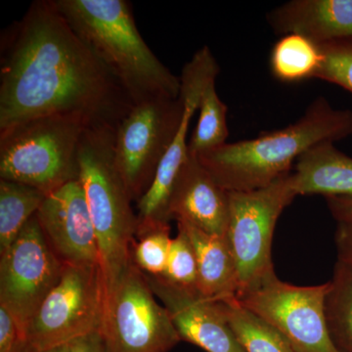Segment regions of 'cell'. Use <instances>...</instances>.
<instances>
[{"label": "cell", "instance_id": "1", "mask_svg": "<svg viewBox=\"0 0 352 352\" xmlns=\"http://www.w3.org/2000/svg\"><path fill=\"white\" fill-rule=\"evenodd\" d=\"M0 38V131L48 116L118 129L134 107L53 0L32 2Z\"/></svg>", "mask_w": 352, "mask_h": 352}, {"label": "cell", "instance_id": "2", "mask_svg": "<svg viewBox=\"0 0 352 352\" xmlns=\"http://www.w3.org/2000/svg\"><path fill=\"white\" fill-rule=\"evenodd\" d=\"M352 134V112L332 107L318 97L294 124L258 138L226 143L196 156L222 188L247 192L268 186L292 173L303 153Z\"/></svg>", "mask_w": 352, "mask_h": 352}, {"label": "cell", "instance_id": "3", "mask_svg": "<svg viewBox=\"0 0 352 352\" xmlns=\"http://www.w3.org/2000/svg\"><path fill=\"white\" fill-rule=\"evenodd\" d=\"M55 6L106 68L117 78L134 106L160 98L176 99L175 76L141 36L126 0H53Z\"/></svg>", "mask_w": 352, "mask_h": 352}, {"label": "cell", "instance_id": "4", "mask_svg": "<svg viewBox=\"0 0 352 352\" xmlns=\"http://www.w3.org/2000/svg\"><path fill=\"white\" fill-rule=\"evenodd\" d=\"M113 127H87L80 146V180L94 223L106 295L132 261L138 217L115 157Z\"/></svg>", "mask_w": 352, "mask_h": 352}, {"label": "cell", "instance_id": "5", "mask_svg": "<svg viewBox=\"0 0 352 352\" xmlns=\"http://www.w3.org/2000/svg\"><path fill=\"white\" fill-rule=\"evenodd\" d=\"M87 124L48 116L0 131V179L22 183L46 196L80 177V146Z\"/></svg>", "mask_w": 352, "mask_h": 352}, {"label": "cell", "instance_id": "6", "mask_svg": "<svg viewBox=\"0 0 352 352\" xmlns=\"http://www.w3.org/2000/svg\"><path fill=\"white\" fill-rule=\"evenodd\" d=\"M298 197L292 173L268 186L247 192H229L226 239L238 273L237 296L275 275L272 240L280 215Z\"/></svg>", "mask_w": 352, "mask_h": 352}, {"label": "cell", "instance_id": "7", "mask_svg": "<svg viewBox=\"0 0 352 352\" xmlns=\"http://www.w3.org/2000/svg\"><path fill=\"white\" fill-rule=\"evenodd\" d=\"M106 287L100 264L65 265L27 328L28 347L41 351L103 328Z\"/></svg>", "mask_w": 352, "mask_h": 352}, {"label": "cell", "instance_id": "8", "mask_svg": "<svg viewBox=\"0 0 352 352\" xmlns=\"http://www.w3.org/2000/svg\"><path fill=\"white\" fill-rule=\"evenodd\" d=\"M102 329L111 352H168L182 340L168 310L132 261L106 295Z\"/></svg>", "mask_w": 352, "mask_h": 352}, {"label": "cell", "instance_id": "9", "mask_svg": "<svg viewBox=\"0 0 352 352\" xmlns=\"http://www.w3.org/2000/svg\"><path fill=\"white\" fill-rule=\"evenodd\" d=\"M184 104L160 98L131 109L116 131L115 157L132 201L142 198L154 182L182 122Z\"/></svg>", "mask_w": 352, "mask_h": 352}, {"label": "cell", "instance_id": "10", "mask_svg": "<svg viewBox=\"0 0 352 352\" xmlns=\"http://www.w3.org/2000/svg\"><path fill=\"white\" fill-rule=\"evenodd\" d=\"M328 283L296 286L276 274L237 296L240 305L286 338L296 352H342L329 332L325 315Z\"/></svg>", "mask_w": 352, "mask_h": 352}, {"label": "cell", "instance_id": "11", "mask_svg": "<svg viewBox=\"0 0 352 352\" xmlns=\"http://www.w3.org/2000/svg\"><path fill=\"white\" fill-rule=\"evenodd\" d=\"M65 265L52 251L36 214L0 254V305L27 328L44 298L59 282Z\"/></svg>", "mask_w": 352, "mask_h": 352}, {"label": "cell", "instance_id": "12", "mask_svg": "<svg viewBox=\"0 0 352 352\" xmlns=\"http://www.w3.org/2000/svg\"><path fill=\"white\" fill-rule=\"evenodd\" d=\"M219 71V65L207 45L197 51L183 67L180 76V96L184 104L182 122L151 187L138 201L136 237L170 222L168 201L171 190L180 168L189 156L187 136L190 122L198 111L204 89L212 80H217Z\"/></svg>", "mask_w": 352, "mask_h": 352}, {"label": "cell", "instance_id": "13", "mask_svg": "<svg viewBox=\"0 0 352 352\" xmlns=\"http://www.w3.org/2000/svg\"><path fill=\"white\" fill-rule=\"evenodd\" d=\"M36 217L48 244L64 265L100 264L96 234L80 180L46 196Z\"/></svg>", "mask_w": 352, "mask_h": 352}, {"label": "cell", "instance_id": "14", "mask_svg": "<svg viewBox=\"0 0 352 352\" xmlns=\"http://www.w3.org/2000/svg\"><path fill=\"white\" fill-rule=\"evenodd\" d=\"M144 275L153 293L170 314L182 340L207 352H245L219 300L207 298L198 289L180 288L163 277Z\"/></svg>", "mask_w": 352, "mask_h": 352}, {"label": "cell", "instance_id": "15", "mask_svg": "<svg viewBox=\"0 0 352 352\" xmlns=\"http://www.w3.org/2000/svg\"><path fill=\"white\" fill-rule=\"evenodd\" d=\"M168 215L170 219L186 222L208 234L226 235L229 192L215 182L194 155L189 154L176 177Z\"/></svg>", "mask_w": 352, "mask_h": 352}, {"label": "cell", "instance_id": "16", "mask_svg": "<svg viewBox=\"0 0 352 352\" xmlns=\"http://www.w3.org/2000/svg\"><path fill=\"white\" fill-rule=\"evenodd\" d=\"M266 20L277 34H298L317 45L352 39V0H292Z\"/></svg>", "mask_w": 352, "mask_h": 352}, {"label": "cell", "instance_id": "17", "mask_svg": "<svg viewBox=\"0 0 352 352\" xmlns=\"http://www.w3.org/2000/svg\"><path fill=\"white\" fill-rule=\"evenodd\" d=\"M292 177L298 196L352 197V157L320 143L298 157Z\"/></svg>", "mask_w": 352, "mask_h": 352}, {"label": "cell", "instance_id": "18", "mask_svg": "<svg viewBox=\"0 0 352 352\" xmlns=\"http://www.w3.org/2000/svg\"><path fill=\"white\" fill-rule=\"evenodd\" d=\"M188 236L198 265V291L214 300L237 295L238 273L226 236L212 235L186 222L177 221Z\"/></svg>", "mask_w": 352, "mask_h": 352}, {"label": "cell", "instance_id": "19", "mask_svg": "<svg viewBox=\"0 0 352 352\" xmlns=\"http://www.w3.org/2000/svg\"><path fill=\"white\" fill-rule=\"evenodd\" d=\"M219 302L245 352H296L279 331L242 307L236 296Z\"/></svg>", "mask_w": 352, "mask_h": 352}, {"label": "cell", "instance_id": "20", "mask_svg": "<svg viewBox=\"0 0 352 352\" xmlns=\"http://www.w3.org/2000/svg\"><path fill=\"white\" fill-rule=\"evenodd\" d=\"M45 198L34 187L0 179V254L15 242Z\"/></svg>", "mask_w": 352, "mask_h": 352}, {"label": "cell", "instance_id": "21", "mask_svg": "<svg viewBox=\"0 0 352 352\" xmlns=\"http://www.w3.org/2000/svg\"><path fill=\"white\" fill-rule=\"evenodd\" d=\"M321 63L319 45L298 34L282 36L271 51V72L284 82L315 78Z\"/></svg>", "mask_w": 352, "mask_h": 352}, {"label": "cell", "instance_id": "22", "mask_svg": "<svg viewBox=\"0 0 352 352\" xmlns=\"http://www.w3.org/2000/svg\"><path fill=\"white\" fill-rule=\"evenodd\" d=\"M325 315L333 342L352 352V270L338 261L325 298Z\"/></svg>", "mask_w": 352, "mask_h": 352}, {"label": "cell", "instance_id": "23", "mask_svg": "<svg viewBox=\"0 0 352 352\" xmlns=\"http://www.w3.org/2000/svg\"><path fill=\"white\" fill-rule=\"evenodd\" d=\"M215 82L208 83L201 94L198 122L188 142L189 154L194 156L226 144L228 138L227 106L219 98Z\"/></svg>", "mask_w": 352, "mask_h": 352}, {"label": "cell", "instance_id": "24", "mask_svg": "<svg viewBox=\"0 0 352 352\" xmlns=\"http://www.w3.org/2000/svg\"><path fill=\"white\" fill-rule=\"evenodd\" d=\"M138 238V242L132 245V261L145 274L162 276L166 271L173 240L170 226L157 227Z\"/></svg>", "mask_w": 352, "mask_h": 352}, {"label": "cell", "instance_id": "25", "mask_svg": "<svg viewBox=\"0 0 352 352\" xmlns=\"http://www.w3.org/2000/svg\"><path fill=\"white\" fill-rule=\"evenodd\" d=\"M161 277L180 288L198 289L195 252L188 236L180 227H178L177 236L171 240L166 271Z\"/></svg>", "mask_w": 352, "mask_h": 352}, {"label": "cell", "instance_id": "26", "mask_svg": "<svg viewBox=\"0 0 352 352\" xmlns=\"http://www.w3.org/2000/svg\"><path fill=\"white\" fill-rule=\"evenodd\" d=\"M322 63L315 78L333 83L352 94V39L319 45Z\"/></svg>", "mask_w": 352, "mask_h": 352}, {"label": "cell", "instance_id": "27", "mask_svg": "<svg viewBox=\"0 0 352 352\" xmlns=\"http://www.w3.org/2000/svg\"><path fill=\"white\" fill-rule=\"evenodd\" d=\"M27 337L14 315L0 305V352H25Z\"/></svg>", "mask_w": 352, "mask_h": 352}, {"label": "cell", "instance_id": "28", "mask_svg": "<svg viewBox=\"0 0 352 352\" xmlns=\"http://www.w3.org/2000/svg\"><path fill=\"white\" fill-rule=\"evenodd\" d=\"M335 241L339 258L338 261L352 270V223L338 222Z\"/></svg>", "mask_w": 352, "mask_h": 352}, {"label": "cell", "instance_id": "29", "mask_svg": "<svg viewBox=\"0 0 352 352\" xmlns=\"http://www.w3.org/2000/svg\"><path fill=\"white\" fill-rule=\"evenodd\" d=\"M69 346L72 352H111L103 329L74 340Z\"/></svg>", "mask_w": 352, "mask_h": 352}, {"label": "cell", "instance_id": "30", "mask_svg": "<svg viewBox=\"0 0 352 352\" xmlns=\"http://www.w3.org/2000/svg\"><path fill=\"white\" fill-rule=\"evenodd\" d=\"M326 199L329 210L338 222L352 223V197H330Z\"/></svg>", "mask_w": 352, "mask_h": 352}, {"label": "cell", "instance_id": "31", "mask_svg": "<svg viewBox=\"0 0 352 352\" xmlns=\"http://www.w3.org/2000/svg\"><path fill=\"white\" fill-rule=\"evenodd\" d=\"M28 352H72V351L69 344H62V346L51 347V349H44V351H32L28 347Z\"/></svg>", "mask_w": 352, "mask_h": 352}, {"label": "cell", "instance_id": "32", "mask_svg": "<svg viewBox=\"0 0 352 352\" xmlns=\"http://www.w3.org/2000/svg\"><path fill=\"white\" fill-rule=\"evenodd\" d=\"M25 352H28V349H27V351H25Z\"/></svg>", "mask_w": 352, "mask_h": 352}]
</instances>
